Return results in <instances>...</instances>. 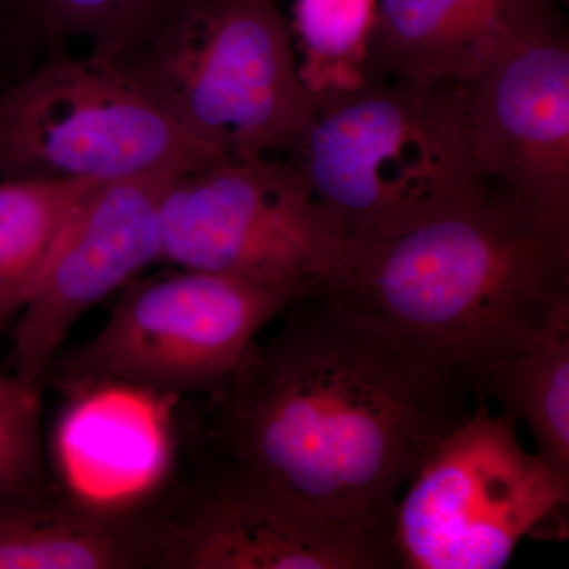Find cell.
I'll list each match as a JSON object with an SVG mask.
<instances>
[{"instance_id":"1","label":"cell","mask_w":569,"mask_h":569,"mask_svg":"<svg viewBox=\"0 0 569 569\" xmlns=\"http://www.w3.org/2000/svg\"><path fill=\"white\" fill-rule=\"evenodd\" d=\"M280 317L206 397L198 445L331 518L392 533L400 490L477 392L417 340L329 291Z\"/></svg>"},{"instance_id":"2","label":"cell","mask_w":569,"mask_h":569,"mask_svg":"<svg viewBox=\"0 0 569 569\" xmlns=\"http://www.w3.org/2000/svg\"><path fill=\"white\" fill-rule=\"evenodd\" d=\"M325 291L417 340L479 392L569 309V236L490 186L456 211L387 241H351Z\"/></svg>"},{"instance_id":"3","label":"cell","mask_w":569,"mask_h":569,"mask_svg":"<svg viewBox=\"0 0 569 569\" xmlns=\"http://www.w3.org/2000/svg\"><path fill=\"white\" fill-rule=\"evenodd\" d=\"M288 162L351 241H387L478 200L466 89L373 80L313 97Z\"/></svg>"},{"instance_id":"4","label":"cell","mask_w":569,"mask_h":569,"mask_svg":"<svg viewBox=\"0 0 569 569\" xmlns=\"http://www.w3.org/2000/svg\"><path fill=\"white\" fill-rule=\"evenodd\" d=\"M108 62L224 159L287 152L316 100L276 0H190L151 39Z\"/></svg>"},{"instance_id":"5","label":"cell","mask_w":569,"mask_h":569,"mask_svg":"<svg viewBox=\"0 0 569 569\" xmlns=\"http://www.w3.org/2000/svg\"><path fill=\"white\" fill-rule=\"evenodd\" d=\"M301 296L182 269L132 280L92 339L62 348L43 387L80 397L126 388L156 397L211 396L257 336Z\"/></svg>"},{"instance_id":"6","label":"cell","mask_w":569,"mask_h":569,"mask_svg":"<svg viewBox=\"0 0 569 569\" xmlns=\"http://www.w3.org/2000/svg\"><path fill=\"white\" fill-rule=\"evenodd\" d=\"M162 261L306 298L335 282L350 236L288 160L223 159L160 200Z\"/></svg>"},{"instance_id":"7","label":"cell","mask_w":569,"mask_h":569,"mask_svg":"<svg viewBox=\"0 0 569 569\" xmlns=\"http://www.w3.org/2000/svg\"><path fill=\"white\" fill-rule=\"evenodd\" d=\"M516 422L478 395L430 452L392 518L400 568H505L523 538L563 519L569 478L523 449Z\"/></svg>"},{"instance_id":"8","label":"cell","mask_w":569,"mask_h":569,"mask_svg":"<svg viewBox=\"0 0 569 569\" xmlns=\"http://www.w3.org/2000/svg\"><path fill=\"white\" fill-rule=\"evenodd\" d=\"M223 159L91 54L56 56L0 92V179L111 182Z\"/></svg>"},{"instance_id":"9","label":"cell","mask_w":569,"mask_h":569,"mask_svg":"<svg viewBox=\"0 0 569 569\" xmlns=\"http://www.w3.org/2000/svg\"><path fill=\"white\" fill-rule=\"evenodd\" d=\"M193 477L163 490L164 569L400 568L391 531L318 511L198 445Z\"/></svg>"},{"instance_id":"10","label":"cell","mask_w":569,"mask_h":569,"mask_svg":"<svg viewBox=\"0 0 569 569\" xmlns=\"http://www.w3.org/2000/svg\"><path fill=\"white\" fill-rule=\"evenodd\" d=\"M463 89L479 173L569 236V40L561 18Z\"/></svg>"},{"instance_id":"11","label":"cell","mask_w":569,"mask_h":569,"mask_svg":"<svg viewBox=\"0 0 569 569\" xmlns=\"http://www.w3.org/2000/svg\"><path fill=\"white\" fill-rule=\"evenodd\" d=\"M178 171L102 182L80 206L10 328V369L43 389L52 359L89 309L162 261L160 200Z\"/></svg>"},{"instance_id":"12","label":"cell","mask_w":569,"mask_h":569,"mask_svg":"<svg viewBox=\"0 0 569 569\" xmlns=\"http://www.w3.org/2000/svg\"><path fill=\"white\" fill-rule=\"evenodd\" d=\"M563 0H378L366 78L467 84L550 22Z\"/></svg>"},{"instance_id":"13","label":"cell","mask_w":569,"mask_h":569,"mask_svg":"<svg viewBox=\"0 0 569 569\" xmlns=\"http://www.w3.org/2000/svg\"><path fill=\"white\" fill-rule=\"evenodd\" d=\"M162 490L103 500L48 485L0 493V569H164Z\"/></svg>"},{"instance_id":"14","label":"cell","mask_w":569,"mask_h":569,"mask_svg":"<svg viewBox=\"0 0 569 569\" xmlns=\"http://www.w3.org/2000/svg\"><path fill=\"white\" fill-rule=\"evenodd\" d=\"M100 183L0 179V335L28 305L71 219Z\"/></svg>"},{"instance_id":"15","label":"cell","mask_w":569,"mask_h":569,"mask_svg":"<svg viewBox=\"0 0 569 569\" xmlns=\"http://www.w3.org/2000/svg\"><path fill=\"white\" fill-rule=\"evenodd\" d=\"M478 395L529 427L538 455L569 478V309L530 347L489 369Z\"/></svg>"},{"instance_id":"16","label":"cell","mask_w":569,"mask_h":569,"mask_svg":"<svg viewBox=\"0 0 569 569\" xmlns=\"http://www.w3.org/2000/svg\"><path fill=\"white\" fill-rule=\"evenodd\" d=\"M190 0H20L26 17L52 44L88 41L93 58L114 61L167 24Z\"/></svg>"},{"instance_id":"17","label":"cell","mask_w":569,"mask_h":569,"mask_svg":"<svg viewBox=\"0 0 569 569\" xmlns=\"http://www.w3.org/2000/svg\"><path fill=\"white\" fill-rule=\"evenodd\" d=\"M378 0H295L302 61L299 77L312 96L366 80V54Z\"/></svg>"},{"instance_id":"18","label":"cell","mask_w":569,"mask_h":569,"mask_svg":"<svg viewBox=\"0 0 569 569\" xmlns=\"http://www.w3.org/2000/svg\"><path fill=\"white\" fill-rule=\"evenodd\" d=\"M41 391L0 373V493L51 485L41 441Z\"/></svg>"}]
</instances>
